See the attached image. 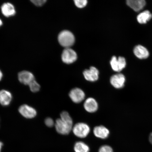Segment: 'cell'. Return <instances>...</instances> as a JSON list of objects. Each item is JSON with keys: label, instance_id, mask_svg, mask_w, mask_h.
Segmentation results:
<instances>
[{"label": "cell", "instance_id": "cell-1", "mask_svg": "<svg viewBox=\"0 0 152 152\" xmlns=\"http://www.w3.org/2000/svg\"><path fill=\"white\" fill-rule=\"evenodd\" d=\"M73 120L68 112L63 111L61 113L60 118L56 120L55 127L57 132L62 135L69 134L73 128Z\"/></svg>", "mask_w": 152, "mask_h": 152}, {"label": "cell", "instance_id": "cell-2", "mask_svg": "<svg viewBox=\"0 0 152 152\" xmlns=\"http://www.w3.org/2000/svg\"><path fill=\"white\" fill-rule=\"evenodd\" d=\"M59 43L62 46L69 48L75 42V37L71 32L64 30L59 34L58 37Z\"/></svg>", "mask_w": 152, "mask_h": 152}, {"label": "cell", "instance_id": "cell-3", "mask_svg": "<svg viewBox=\"0 0 152 152\" xmlns=\"http://www.w3.org/2000/svg\"><path fill=\"white\" fill-rule=\"evenodd\" d=\"M90 131V129L88 125L83 123H77L73 128L74 134L77 137L80 138L86 137Z\"/></svg>", "mask_w": 152, "mask_h": 152}, {"label": "cell", "instance_id": "cell-4", "mask_svg": "<svg viewBox=\"0 0 152 152\" xmlns=\"http://www.w3.org/2000/svg\"><path fill=\"white\" fill-rule=\"evenodd\" d=\"M110 64L114 71L121 72L126 66V60L123 57H119L117 58L116 57L113 56L112 57Z\"/></svg>", "mask_w": 152, "mask_h": 152}, {"label": "cell", "instance_id": "cell-5", "mask_svg": "<svg viewBox=\"0 0 152 152\" xmlns=\"http://www.w3.org/2000/svg\"><path fill=\"white\" fill-rule=\"evenodd\" d=\"M77 58V53L71 48H66L62 53V61L66 64L73 63Z\"/></svg>", "mask_w": 152, "mask_h": 152}, {"label": "cell", "instance_id": "cell-6", "mask_svg": "<svg viewBox=\"0 0 152 152\" xmlns=\"http://www.w3.org/2000/svg\"><path fill=\"white\" fill-rule=\"evenodd\" d=\"M18 111L23 116L26 118H33L37 115V112L36 110L27 104H23L20 106L19 108Z\"/></svg>", "mask_w": 152, "mask_h": 152}, {"label": "cell", "instance_id": "cell-7", "mask_svg": "<svg viewBox=\"0 0 152 152\" xmlns=\"http://www.w3.org/2000/svg\"><path fill=\"white\" fill-rule=\"evenodd\" d=\"M69 96L73 102L79 103L84 99L85 95L84 92L81 89L75 88L70 91Z\"/></svg>", "mask_w": 152, "mask_h": 152}, {"label": "cell", "instance_id": "cell-8", "mask_svg": "<svg viewBox=\"0 0 152 152\" xmlns=\"http://www.w3.org/2000/svg\"><path fill=\"white\" fill-rule=\"evenodd\" d=\"M125 77L122 74L119 73L112 76L110 79V83L115 88L121 89L124 86Z\"/></svg>", "mask_w": 152, "mask_h": 152}, {"label": "cell", "instance_id": "cell-9", "mask_svg": "<svg viewBox=\"0 0 152 152\" xmlns=\"http://www.w3.org/2000/svg\"><path fill=\"white\" fill-rule=\"evenodd\" d=\"M18 79L22 84L28 85L35 79L33 73L26 71L20 72L18 74Z\"/></svg>", "mask_w": 152, "mask_h": 152}, {"label": "cell", "instance_id": "cell-10", "mask_svg": "<svg viewBox=\"0 0 152 152\" xmlns=\"http://www.w3.org/2000/svg\"><path fill=\"white\" fill-rule=\"evenodd\" d=\"M99 72L96 68L92 66L89 69L86 70L83 72V75L87 80L94 82L99 78Z\"/></svg>", "mask_w": 152, "mask_h": 152}, {"label": "cell", "instance_id": "cell-11", "mask_svg": "<svg viewBox=\"0 0 152 152\" xmlns=\"http://www.w3.org/2000/svg\"><path fill=\"white\" fill-rule=\"evenodd\" d=\"M84 109L89 113H94L98 109L97 102L94 99L89 98L85 100L84 104Z\"/></svg>", "mask_w": 152, "mask_h": 152}, {"label": "cell", "instance_id": "cell-12", "mask_svg": "<svg viewBox=\"0 0 152 152\" xmlns=\"http://www.w3.org/2000/svg\"><path fill=\"white\" fill-rule=\"evenodd\" d=\"M127 4L134 11L138 12L143 9L146 5V1L144 0H128Z\"/></svg>", "mask_w": 152, "mask_h": 152}, {"label": "cell", "instance_id": "cell-13", "mask_svg": "<svg viewBox=\"0 0 152 152\" xmlns=\"http://www.w3.org/2000/svg\"><path fill=\"white\" fill-rule=\"evenodd\" d=\"M2 13L5 17H9L14 16L16 14V10L14 5L10 3H5L1 5Z\"/></svg>", "mask_w": 152, "mask_h": 152}, {"label": "cell", "instance_id": "cell-14", "mask_svg": "<svg viewBox=\"0 0 152 152\" xmlns=\"http://www.w3.org/2000/svg\"><path fill=\"white\" fill-rule=\"evenodd\" d=\"M94 135L96 137L104 139L109 136L110 132L109 130L103 126L95 127L94 130Z\"/></svg>", "mask_w": 152, "mask_h": 152}, {"label": "cell", "instance_id": "cell-15", "mask_svg": "<svg viewBox=\"0 0 152 152\" xmlns=\"http://www.w3.org/2000/svg\"><path fill=\"white\" fill-rule=\"evenodd\" d=\"M134 52L135 56L140 59L147 58L149 55L147 49L141 45L136 46L134 48Z\"/></svg>", "mask_w": 152, "mask_h": 152}, {"label": "cell", "instance_id": "cell-16", "mask_svg": "<svg viewBox=\"0 0 152 152\" xmlns=\"http://www.w3.org/2000/svg\"><path fill=\"white\" fill-rule=\"evenodd\" d=\"M12 96L9 91L5 90L0 91V104L3 106H7L10 104Z\"/></svg>", "mask_w": 152, "mask_h": 152}, {"label": "cell", "instance_id": "cell-17", "mask_svg": "<svg viewBox=\"0 0 152 152\" xmlns=\"http://www.w3.org/2000/svg\"><path fill=\"white\" fill-rule=\"evenodd\" d=\"M152 18V15L149 11H143L138 15L137 20L139 23L141 24L147 23Z\"/></svg>", "mask_w": 152, "mask_h": 152}, {"label": "cell", "instance_id": "cell-18", "mask_svg": "<svg viewBox=\"0 0 152 152\" xmlns=\"http://www.w3.org/2000/svg\"><path fill=\"white\" fill-rule=\"evenodd\" d=\"M75 152H89L90 148L88 146L83 142H78L74 146Z\"/></svg>", "mask_w": 152, "mask_h": 152}, {"label": "cell", "instance_id": "cell-19", "mask_svg": "<svg viewBox=\"0 0 152 152\" xmlns=\"http://www.w3.org/2000/svg\"><path fill=\"white\" fill-rule=\"evenodd\" d=\"M28 86H29L30 90L33 92H38L40 88V86L35 79L31 82Z\"/></svg>", "mask_w": 152, "mask_h": 152}, {"label": "cell", "instance_id": "cell-20", "mask_svg": "<svg viewBox=\"0 0 152 152\" xmlns=\"http://www.w3.org/2000/svg\"><path fill=\"white\" fill-rule=\"evenodd\" d=\"M74 2L76 6L80 8L85 7L87 3L86 0H75Z\"/></svg>", "mask_w": 152, "mask_h": 152}, {"label": "cell", "instance_id": "cell-21", "mask_svg": "<svg viewBox=\"0 0 152 152\" xmlns=\"http://www.w3.org/2000/svg\"><path fill=\"white\" fill-rule=\"evenodd\" d=\"M98 152H113V149L110 146L104 145L100 148Z\"/></svg>", "mask_w": 152, "mask_h": 152}, {"label": "cell", "instance_id": "cell-22", "mask_svg": "<svg viewBox=\"0 0 152 152\" xmlns=\"http://www.w3.org/2000/svg\"><path fill=\"white\" fill-rule=\"evenodd\" d=\"M45 123L46 126L48 127H52L54 125V121L52 118L49 117L45 119Z\"/></svg>", "mask_w": 152, "mask_h": 152}, {"label": "cell", "instance_id": "cell-23", "mask_svg": "<svg viewBox=\"0 0 152 152\" xmlns=\"http://www.w3.org/2000/svg\"><path fill=\"white\" fill-rule=\"evenodd\" d=\"M46 0H33L31 1L37 6H41L46 2Z\"/></svg>", "mask_w": 152, "mask_h": 152}, {"label": "cell", "instance_id": "cell-24", "mask_svg": "<svg viewBox=\"0 0 152 152\" xmlns=\"http://www.w3.org/2000/svg\"><path fill=\"white\" fill-rule=\"evenodd\" d=\"M149 140L152 145V133H151V134H150L149 137Z\"/></svg>", "mask_w": 152, "mask_h": 152}, {"label": "cell", "instance_id": "cell-25", "mask_svg": "<svg viewBox=\"0 0 152 152\" xmlns=\"http://www.w3.org/2000/svg\"><path fill=\"white\" fill-rule=\"evenodd\" d=\"M3 77V75L2 72H1V70H0V81L1 80Z\"/></svg>", "mask_w": 152, "mask_h": 152}, {"label": "cell", "instance_id": "cell-26", "mask_svg": "<svg viewBox=\"0 0 152 152\" xmlns=\"http://www.w3.org/2000/svg\"><path fill=\"white\" fill-rule=\"evenodd\" d=\"M3 145V143L1 141H0V152H1L2 147Z\"/></svg>", "mask_w": 152, "mask_h": 152}, {"label": "cell", "instance_id": "cell-27", "mask_svg": "<svg viewBox=\"0 0 152 152\" xmlns=\"http://www.w3.org/2000/svg\"><path fill=\"white\" fill-rule=\"evenodd\" d=\"M3 24L2 21L1 20V19L0 18V26H1Z\"/></svg>", "mask_w": 152, "mask_h": 152}]
</instances>
